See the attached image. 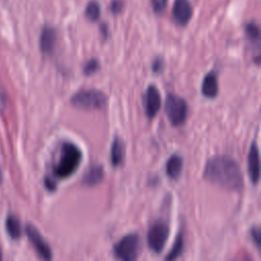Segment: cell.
<instances>
[{
  "mask_svg": "<svg viewBox=\"0 0 261 261\" xmlns=\"http://www.w3.org/2000/svg\"><path fill=\"white\" fill-rule=\"evenodd\" d=\"M203 176L208 181L229 191H241L244 186L240 165L227 156H215L208 160Z\"/></svg>",
  "mask_w": 261,
  "mask_h": 261,
  "instance_id": "1",
  "label": "cell"
},
{
  "mask_svg": "<svg viewBox=\"0 0 261 261\" xmlns=\"http://www.w3.org/2000/svg\"><path fill=\"white\" fill-rule=\"evenodd\" d=\"M83 158L82 151L70 142L63 143L61 147L60 158L54 166L53 172L58 178H67L77 169Z\"/></svg>",
  "mask_w": 261,
  "mask_h": 261,
  "instance_id": "2",
  "label": "cell"
},
{
  "mask_svg": "<svg viewBox=\"0 0 261 261\" xmlns=\"http://www.w3.org/2000/svg\"><path fill=\"white\" fill-rule=\"evenodd\" d=\"M107 98L101 91L90 89L81 90L70 98L72 106L84 110H99L106 105Z\"/></svg>",
  "mask_w": 261,
  "mask_h": 261,
  "instance_id": "3",
  "label": "cell"
},
{
  "mask_svg": "<svg viewBox=\"0 0 261 261\" xmlns=\"http://www.w3.org/2000/svg\"><path fill=\"white\" fill-rule=\"evenodd\" d=\"M141 241L137 233H128L115 244L113 252L116 258L124 261L136 260L140 254Z\"/></svg>",
  "mask_w": 261,
  "mask_h": 261,
  "instance_id": "4",
  "label": "cell"
},
{
  "mask_svg": "<svg viewBox=\"0 0 261 261\" xmlns=\"http://www.w3.org/2000/svg\"><path fill=\"white\" fill-rule=\"evenodd\" d=\"M165 112L174 126L182 124L188 116V104L185 99L176 95H168L165 101Z\"/></svg>",
  "mask_w": 261,
  "mask_h": 261,
  "instance_id": "5",
  "label": "cell"
},
{
  "mask_svg": "<svg viewBox=\"0 0 261 261\" xmlns=\"http://www.w3.org/2000/svg\"><path fill=\"white\" fill-rule=\"evenodd\" d=\"M168 236H169L168 225L163 221L155 222L150 227L147 234L149 248L156 253H160L163 250L168 240Z\"/></svg>",
  "mask_w": 261,
  "mask_h": 261,
  "instance_id": "6",
  "label": "cell"
},
{
  "mask_svg": "<svg viewBox=\"0 0 261 261\" xmlns=\"http://www.w3.org/2000/svg\"><path fill=\"white\" fill-rule=\"evenodd\" d=\"M25 232L37 253L45 260L52 259V251L38 229L32 224H28L25 226Z\"/></svg>",
  "mask_w": 261,
  "mask_h": 261,
  "instance_id": "7",
  "label": "cell"
},
{
  "mask_svg": "<svg viewBox=\"0 0 261 261\" xmlns=\"http://www.w3.org/2000/svg\"><path fill=\"white\" fill-rule=\"evenodd\" d=\"M143 103L147 117L153 118L156 116L161 107V96L155 86L150 85L147 88L143 98Z\"/></svg>",
  "mask_w": 261,
  "mask_h": 261,
  "instance_id": "8",
  "label": "cell"
},
{
  "mask_svg": "<svg viewBox=\"0 0 261 261\" xmlns=\"http://www.w3.org/2000/svg\"><path fill=\"white\" fill-rule=\"evenodd\" d=\"M172 14L174 20L180 24V25H186L193 14V9L192 5L189 0H175L173 4V9H172Z\"/></svg>",
  "mask_w": 261,
  "mask_h": 261,
  "instance_id": "9",
  "label": "cell"
},
{
  "mask_svg": "<svg viewBox=\"0 0 261 261\" xmlns=\"http://www.w3.org/2000/svg\"><path fill=\"white\" fill-rule=\"evenodd\" d=\"M248 174L253 184H257L260 177V160L257 145L252 144L248 155Z\"/></svg>",
  "mask_w": 261,
  "mask_h": 261,
  "instance_id": "10",
  "label": "cell"
},
{
  "mask_svg": "<svg viewBox=\"0 0 261 261\" xmlns=\"http://www.w3.org/2000/svg\"><path fill=\"white\" fill-rule=\"evenodd\" d=\"M56 31L52 27H45L40 37V48L44 54H51L56 45Z\"/></svg>",
  "mask_w": 261,
  "mask_h": 261,
  "instance_id": "11",
  "label": "cell"
},
{
  "mask_svg": "<svg viewBox=\"0 0 261 261\" xmlns=\"http://www.w3.org/2000/svg\"><path fill=\"white\" fill-rule=\"evenodd\" d=\"M202 94L207 98H214L218 94V82L214 72H209L203 79L201 86Z\"/></svg>",
  "mask_w": 261,
  "mask_h": 261,
  "instance_id": "12",
  "label": "cell"
},
{
  "mask_svg": "<svg viewBox=\"0 0 261 261\" xmlns=\"http://www.w3.org/2000/svg\"><path fill=\"white\" fill-rule=\"evenodd\" d=\"M104 177V170L101 165L91 166L85 173L83 177V184L88 187H93L98 185Z\"/></svg>",
  "mask_w": 261,
  "mask_h": 261,
  "instance_id": "13",
  "label": "cell"
},
{
  "mask_svg": "<svg viewBox=\"0 0 261 261\" xmlns=\"http://www.w3.org/2000/svg\"><path fill=\"white\" fill-rule=\"evenodd\" d=\"M110 159H111V163L114 167L119 166L124 160V144H123L122 140L118 137H115L112 142L111 151H110Z\"/></svg>",
  "mask_w": 261,
  "mask_h": 261,
  "instance_id": "14",
  "label": "cell"
},
{
  "mask_svg": "<svg viewBox=\"0 0 261 261\" xmlns=\"http://www.w3.org/2000/svg\"><path fill=\"white\" fill-rule=\"evenodd\" d=\"M182 168V159L178 155H172L166 162V173L170 178L176 179Z\"/></svg>",
  "mask_w": 261,
  "mask_h": 261,
  "instance_id": "15",
  "label": "cell"
},
{
  "mask_svg": "<svg viewBox=\"0 0 261 261\" xmlns=\"http://www.w3.org/2000/svg\"><path fill=\"white\" fill-rule=\"evenodd\" d=\"M6 230L12 239H18L21 234V227L19 219L14 215H9L6 219Z\"/></svg>",
  "mask_w": 261,
  "mask_h": 261,
  "instance_id": "16",
  "label": "cell"
},
{
  "mask_svg": "<svg viewBox=\"0 0 261 261\" xmlns=\"http://www.w3.org/2000/svg\"><path fill=\"white\" fill-rule=\"evenodd\" d=\"M100 12H101V9H100V4L98 3V1L96 0H91L87 7H86V10H85V14H86V17L91 20V21H96L99 19L100 17Z\"/></svg>",
  "mask_w": 261,
  "mask_h": 261,
  "instance_id": "17",
  "label": "cell"
},
{
  "mask_svg": "<svg viewBox=\"0 0 261 261\" xmlns=\"http://www.w3.org/2000/svg\"><path fill=\"white\" fill-rule=\"evenodd\" d=\"M184 249V238L179 233L174 242V245L172 247V249L170 250V252L168 253V255L165 257V260H174L177 257H179L181 255Z\"/></svg>",
  "mask_w": 261,
  "mask_h": 261,
  "instance_id": "18",
  "label": "cell"
},
{
  "mask_svg": "<svg viewBox=\"0 0 261 261\" xmlns=\"http://www.w3.org/2000/svg\"><path fill=\"white\" fill-rule=\"evenodd\" d=\"M246 33L252 41H257L259 39V28L255 23H248L246 27Z\"/></svg>",
  "mask_w": 261,
  "mask_h": 261,
  "instance_id": "19",
  "label": "cell"
},
{
  "mask_svg": "<svg viewBox=\"0 0 261 261\" xmlns=\"http://www.w3.org/2000/svg\"><path fill=\"white\" fill-rule=\"evenodd\" d=\"M99 68V61L97 59H91L89 60L85 66H84V72L85 74L89 75V74H92L94 73L95 71H97V69Z\"/></svg>",
  "mask_w": 261,
  "mask_h": 261,
  "instance_id": "20",
  "label": "cell"
},
{
  "mask_svg": "<svg viewBox=\"0 0 261 261\" xmlns=\"http://www.w3.org/2000/svg\"><path fill=\"white\" fill-rule=\"evenodd\" d=\"M168 0H152V5H153V9L156 12H161L162 10H164V8L166 7Z\"/></svg>",
  "mask_w": 261,
  "mask_h": 261,
  "instance_id": "21",
  "label": "cell"
},
{
  "mask_svg": "<svg viewBox=\"0 0 261 261\" xmlns=\"http://www.w3.org/2000/svg\"><path fill=\"white\" fill-rule=\"evenodd\" d=\"M251 234H252V238H253V241L255 242L256 246L259 248L260 247V239H261V232H260V229L259 227H252L251 229Z\"/></svg>",
  "mask_w": 261,
  "mask_h": 261,
  "instance_id": "22",
  "label": "cell"
},
{
  "mask_svg": "<svg viewBox=\"0 0 261 261\" xmlns=\"http://www.w3.org/2000/svg\"><path fill=\"white\" fill-rule=\"evenodd\" d=\"M7 106V96L3 88L0 87V112H3Z\"/></svg>",
  "mask_w": 261,
  "mask_h": 261,
  "instance_id": "23",
  "label": "cell"
},
{
  "mask_svg": "<svg viewBox=\"0 0 261 261\" xmlns=\"http://www.w3.org/2000/svg\"><path fill=\"white\" fill-rule=\"evenodd\" d=\"M162 65H163L162 59L161 58H156L153 62V66H152L153 71L154 72H159L162 69Z\"/></svg>",
  "mask_w": 261,
  "mask_h": 261,
  "instance_id": "24",
  "label": "cell"
},
{
  "mask_svg": "<svg viewBox=\"0 0 261 261\" xmlns=\"http://www.w3.org/2000/svg\"><path fill=\"white\" fill-rule=\"evenodd\" d=\"M45 187L49 191H54L56 189V182L53 179H51L49 177H46L45 178Z\"/></svg>",
  "mask_w": 261,
  "mask_h": 261,
  "instance_id": "25",
  "label": "cell"
},
{
  "mask_svg": "<svg viewBox=\"0 0 261 261\" xmlns=\"http://www.w3.org/2000/svg\"><path fill=\"white\" fill-rule=\"evenodd\" d=\"M120 9H121V2L119 1V0H114L113 2H112V5H111V10H112V12L114 13H117L118 11H120Z\"/></svg>",
  "mask_w": 261,
  "mask_h": 261,
  "instance_id": "26",
  "label": "cell"
},
{
  "mask_svg": "<svg viewBox=\"0 0 261 261\" xmlns=\"http://www.w3.org/2000/svg\"><path fill=\"white\" fill-rule=\"evenodd\" d=\"M2 180V173H1V169H0V182Z\"/></svg>",
  "mask_w": 261,
  "mask_h": 261,
  "instance_id": "27",
  "label": "cell"
},
{
  "mask_svg": "<svg viewBox=\"0 0 261 261\" xmlns=\"http://www.w3.org/2000/svg\"><path fill=\"white\" fill-rule=\"evenodd\" d=\"M2 258V252H1V249H0V259Z\"/></svg>",
  "mask_w": 261,
  "mask_h": 261,
  "instance_id": "28",
  "label": "cell"
}]
</instances>
